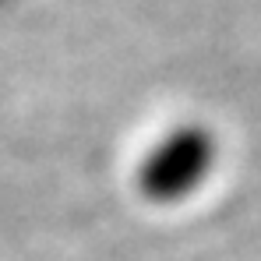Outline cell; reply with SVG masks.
<instances>
[{
	"mask_svg": "<svg viewBox=\"0 0 261 261\" xmlns=\"http://www.w3.org/2000/svg\"><path fill=\"white\" fill-rule=\"evenodd\" d=\"M216 145L205 127H176L170 130L141 163L138 170V187L148 201H180L187 198L212 170Z\"/></svg>",
	"mask_w": 261,
	"mask_h": 261,
	"instance_id": "1",
	"label": "cell"
}]
</instances>
